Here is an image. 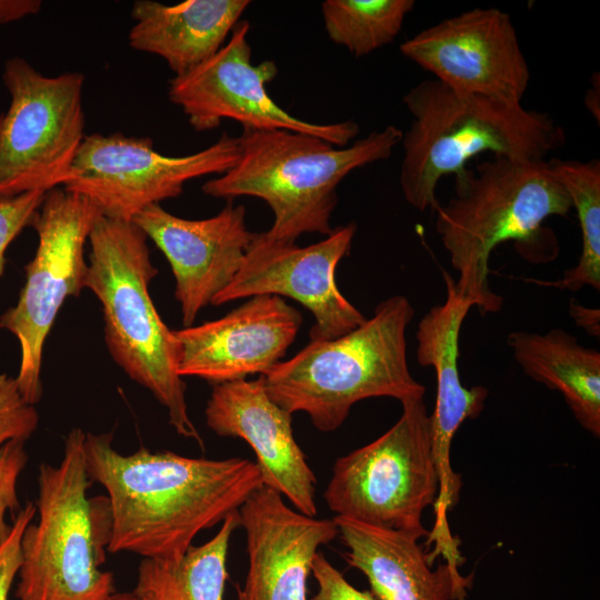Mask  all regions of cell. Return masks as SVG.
<instances>
[{
	"label": "cell",
	"instance_id": "cell-1",
	"mask_svg": "<svg viewBox=\"0 0 600 600\" xmlns=\"http://www.w3.org/2000/svg\"><path fill=\"white\" fill-rule=\"evenodd\" d=\"M83 450L90 481L108 494L112 553L178 559L263 486L256 462L244 458H189L144 447L122 454L112 433H86Z\"/></svg>",
	"mask_w": 600,
	"mask_h": 600
},
{
	"label": "cell",
	"instance_id": "cell-2",
	"mask_svg": "<svg viewBox=\"0 0 600 600\" xmlns=\"http://www.w3.org/2000/svg\"><path fill=\"white\" fill-rule=\"evenodd\" d=\"M403 131L387 126L346 147L289 130H242L234 164L201 187L204 194L232 201L263 200L272 226L260 237L274 243H296L304 233L328 236L338 203V187L353 170L388 159Z\"/></svg>",
	"mask_w": 600,
	"mask_h": 600
},
{
	"label": "cell",
	"instance_id": "cell-3",
	"mask_svg": "<svg viewBox=\"0 0 600 600\" xmlns=\"http://www.w3.org/2000/svg\"><path fill=\"white\" fill-rule=\"evenodd\" d=\"M412 117L403 132L400 188L416 210H434L441 178L458 174L482 153L514 160H546L566 142L548 114L493 99L454 91L427 79L403 96Z\"/></svg>",
	"mask_w": 600,
	"mask_h": 600
},
{
	"label": "cell",
	"instance_id": "cell-4",
	"mask_svg": "<svg viewBox=\"0 0 600 600\" xmlns=\"http://www.w3.org/2000/svg\"><path fill=\"white\" fill-rule=\"evenodd\" d=\"M413 314L407 297H389L352 331L310 341L259 379L272 401L291 414L306 412L323 432L338 429L361 400L422 399L426 388L411 374L407 359L406 333Z\"/></svg>",
	"mask_w": 600,
	"mask_h": 600
},
{
	"label": "cell",
	"instance_id": "cell-5",
	"mask_svg": "<svg viewBox=\"0 0 600 600\" xmlns=\"http://www.w3.org/2000/svg\"><path fill=\"white\" fill-rule=\"evenodd\" d=\"M454 182V196L434 209L436 231L458 273V293L481 314L494 313L503 299L489 284L493 249L533 242L548 218L572 210L571 200L547 160L493 157Z\"/></svg>",
	"mask_w": 600,
	"mask_h": 600
},
{
	"label": "cell",
	"instance_id": "cell-6",
	"mask_svg": "<svg viewBox=\"0 0 600 600\" xmlns=\"http://www.w3.org/2000/svg\"><path fill=\"white\" fill-rule=\"evenodd\" d=\"M147 236L133 222L100 214L89 234L83 287L99 300L108 350L122 370L167 409L174 431L203 446L191 421L179 376L173 331L149 292L158 269Z\"/></svg>",
	"mask_w": 600,
	"mask_h": 600
},
{
	"label": "cell",
	"instance_id": "cell-7",
	"mask_svg": "<svg viewBox=\"0 0 600 600\" xmlns=\"http://www.w3.org/2000/svg\"><path fill=\"white\" fill-rule=\"evenodd\" d=\"M86 433L73 428L58 466L42 463L38 474V521L21 538L18 600H109L113 576L101 570L108 546L107 497L89 499Z\"/></svg>",
	"mask_w": 600,
	"mask_h": 600
},
{
	"label": "cell",
	"instance_id": "cell-8",
	"mask_svg": "<svg viewBox=\"0 0 600 600\" xmlns=\"http://www.w3.org/2000/svg\"><path fill=\"white\" fill-rule=\"evenodd\" d=\"M401 404L389 430L336 460L323 499L336 516L420 539L429 533L422 513L439 487L431 420L423 398Z\"/></svg>",
	"mask_w": 600,
	"mask_h": 600
},
{
	"label": "cell",
	"instance_id": "cell-9",
	"mask_svg": "<svg viewBox=\"0 0 600 600\" xmlns=\"http://www.w3.org/2000/svg\"><path fill=\"white\" fill-rule=\"evenodd\" d=\"M2 81L10 101L0 116V199L66 184L86 137L84 76H46L12 57Z\"/></svg>",
	"mask_w": 600,
	"mask_h": 600
},
{
	"label": "cell",
	"instance_id": "cell-10",
	"mask_svg": "<svg viewBox=\"0 0 600 600\" xmlns=\"http://www.w3.org/2000/svg\"><path fill=\"white\" fill-rule=\"evenodd\" d=\"M101 213L86 198L56 188L44 194L31 227L38 236L26 282L17 303L0 316V329L20 347L16 380L23 398L36 404L42 396L41 366L46 339L68 297L84 288V246Z\"/></svg>",
	"mask_w": 600,
	"mask_h": 600
},
{
	"label": "cell",
	"instance_id": "cell-11",
	"mask_svg": "<svg viewBox=\"0 0 600 600\" xmlns=\"http://www.w3.org/2000/svg\"><path fill=\"white\" fill-rule=\"evenodd\" d=\"M238 152V137L227 132L187 156L162 154L149 137L86 134L62 189L86 198L104 217L132 221L146 208L180 196L188 181L224 173Z\"/></svg>",
	"mask_w": 600,
	"mask_h": 600
},
{
	"label": "cell",
	"instance_id": "cell-12",
	"mask_svg": "<svg viewBox=\"0 0 600 600\" xmlns=\"http://www.w3.org/2000/svg\"><path fill=\"white\" fill-rule=\"evenodd\" d=\"M250 22L240 20L226 43L192 70L169 81L168 97L193 130H214L232 120L242 130H289L320 137L337 147L348 146L359 133L352 120L316 123L281 108L267 90L278 74L273 60L251 61Z\"/></svg>",
	"mask_w": 600,
	"mask_h": 600
},
{
	"label": "cell",
	"instance_id": "cell-13",
	"mask_svg": "<svg viewBox=\"0 0 600 600\" xmlns=\"http://www.w3.org/2000/svg\"><path fill=\"white\" fill-rule=\"evenodd\" d=\"M400 52L454 91L504 103H521L530 81L512 20L496 8L447 18L402 42Z\"/></svg>",
	"mask_w": 600,
	"mask_h": 600
},
{
	"label": "cell",
	"instance_id": "cell-14",
	"mask_svg": "<svg viewBox=\"0 0 600 600\" xmlns=\"http://www.w3.org/2000/svg\"><path fill=\"white\" fill-rule=\"evenodd\" d=\"M356 232L357 224L349 222L306 247L269 242L256 233L241 269L211 304L261 294L287 297L312 313L310 341L339 338L366 320L340 292L336 280L337 267L350 253Z\"/></svg>",
	"mask_w": 600,
	"mask_h": 600
},
{
	"label": "cell",
	"instance_id": "cell-15",
	"mask_svg": "<svg viewBox=\"0 0 600 600\" xmlns=\"http://www.w3.org/2000/svg\"><path fill=\"white\" fill-rule=\"evenodd\" d=\"M302 321L281 297L248 298L219 319L173 331L178 373L213 386L264 374L281 362Z\"/></svg>",
	"mask_w": 600,
	"mask_h": 600
},
{
	"label": "cell",
	"instance_id": "cell-16",
	"mask_svg": "<svg viewBox=\"0 0 600 600\" xmlns=\"http://www.w3.org/2000/svg\"><path fill=\"white\" fill-rule=\"evenodd\" d=\"M132 221L171 267L183 328L193 326L198 313L231 283L256 236L247 227L246 208L232 201L216 216L199 220L152 204Z\"/></svg>",
	"mask_w": 600,
	"mask_h": 600
},
{
	"label": "cell",
	"instance_id": "cell-17",
	"mask_svg": "<svg viewBox=\"0 0 600 600\" xmlns=\"http://www.w3.org/2000/svg\"><path fill=\"white\" fill-rule=\"evenodd\" d=\"M246 533L248 571L237 600H308V578L319 548L338 536L333 519L290 508L261 486L238 510Z\"/></svg>",
	"mask_w": 600,
	"mask_h": 600
},
{
	"label": "cell",
	"instance_id": "cell-18",
	"mask_svg": "<svg viewBox=\"0 0 600 600\" xmlns=\"http://www.w3.org/2000/svg\"><path fill=\"white\" fill-rule=\"evenodd\" d=\"M204 413L214 433L252 448L263 486L316 517L317 479L294 438L292 414L271 400L259 378L214 384Z\"/></svg>",
	"mask_w": 600,
	"mask_h": 600
},
{
	"label": "cell",
	"instance_id": "cell-19",
	"mask_svg": "<svg viewBox=\"0 0 600 600\" xmlns=\"http://www.w3.org/2000/svg\"><path fill=\"white\" fill-rule=\"evenodd\" d=\"M442 276L446 300L421 318L416 331L417 361L422 367L433 368L437 378L436 403L430 414L432 454L439 481L433 503L437 526L448 523L447 513L457 504L462 483L461 476L450 463L454 434L467 419H474L481 413L489 394L482 386L467 388L461 382L459 337L473 304L457 292L454 280L447 271H442Z\"/></svg>",
	"mask_w": 600,
	"mask_h": 600
},
{
	"label": "cell",
	"instance_id": "cell-20",
	"mask_svg": "<svg viewBox=\"0 0 600 600\" xmlns=\"http://www.w3.org/2000/svg\"><path fill=\"white\" fill-rule=\"evenodd\" d=\"M347 563L367 578L379 600H466L473 577L448 562L436 570L419 538L334 516Z\"/></svg>",
	"mask_w": 600,
	"mask_h": 600
},
{
	"label": "cell",
	"instance_id": "cell-21",
	"mask_svg": "<svg viewBox=\"0 0 600 600\" xmlns=\"http://www.w3.org/2000/svg\"><path fill=\"white\" fill-rule=\"evenodd\" d=\"M249 0H187L166 4L134 1L128 41L138 51L163 59L181 76L213 56L228 40Z\"/></svg>",
	"mask_w": 600,
	"mask_h": 600
},
{
	"label": "cell",
	"instance_id": "cell-22",
	"mask_svg": "<svg viewBox=\"0 0 600 600\" xmlns=\"http://www.w3.org/2000/svg\"><path fill=\"white\" fill-rule=\"evenodd\" d=\"M507 343L523 373L560 392L578 423L600 437V353L563 329L512 331Z\"/></svg>",
	"mask_w": 600,
	"mask_h": 600
},
{
	"label": "cell",
	"instance_id": "cell-23",
	"mask_svg": "<svg viewBox=\"0 0 600 600\" xmlns=\"http://www.w3.org/2000/svg\"><path fill=\"white\" fill-rule=\"evenodd\" d=\"M239 526L236 511L210 540L180 558L142 559L131 592L134 600H223L230 538Z\"/></svg>",
	"mask_w": 600,
	"mask_h": 600
},
{
	"label": "cell",
	"instance_id": "cell-24",
	"mask_svg": "<svg viewBox=\"0 0 600 600\" xmlns=\"http://www.w3.org/2000/svg\"><path fill=\"white\" fill-rule=\"evenodd\" d=\"M568 192L581 229L582 249L574 267L554 281L526 279L534 284L579 291L589 286L600 290V162L577 160L549 161Z\"/></svg>",
	"mask_w": 600,
	"mask_h": 600
},
{
	"label": "cell",
	"instance_id": "cell-25",
	"mask_svg": "<svg viewBox=\"0 0 600 600\" xmlns=\"http://www.w3.org/2000/svg\"><path fill=\"white\" fill-rule=\"evenodd\" d=\"M413 7V0H326L321 13L329 39L359 58L391 43Z\"/></svg>",
	"mask_w": 600,
	"mask_h": 600
},
{
	"label": "cell",
	"instance_id": "cell-26",
	"mask_svg": "<svg viewBox=\"0 0 600 600\" xmlns=\"http://www.w3.org/2000/svg\"><path fill=\"white\" fill-rule=\"evenodd\" d=\"M38 422V411L21 394L16 377L0 373V447L9 441H26Z\"/></svg>",
	"mask_w": 600,
	"mask_h": 600
},
{
	"label": "cell",
	"instance_id": "cell-27",
	"mask_svg": "<svg viewBox=\"0 0 600 600\" xmlns=\"http://www.w3.org/2000/svg\"><path fill=\"white\" fill-rule=\"evenodd\" d=\"M27 462L24 441H9L0 447V543L11 529L6 516L20 510L17 484Z\"/></svg>",
	"mask_w": 600,
	"mask_h": 600
},
{
	"label": "cell",
	"instance_id": "cell-28",
	"mask_svg": "<svg viewBox=\"0 0 600 600\" xmlns=\"http://www.w3.org/2000/svg\"><path fill=\"white\" fill-rule=\"evenodd\" d=\"M44 194L30 192L0 199V278L4 270L8 247L27 226H31Z\"/></svg>",
	"mask_w": 600,
	"mask_h": 600
},
{
	"label": "cell",
	"instance_id": "cell-29",
	"mask_svg": "<svg viewBox=\"0 0 600 600\" xmlns=\"http://www.w3.org/2000/svg\"><path fill=\"white\" fill-rule=\"evenodd\" d=\"M36 504L28 502L12 519L11 529L0 543V600H8L21 564V538L36 517Z\"/></svg>",
	"mask_w": 600,
	"mask_h": 600
},
{
	"label": "cell",
	"instance_id": "cell-30",
	"mask_svg": "<svg viewBox=\"0 0 600 600\" xmlns=\"http://www.w3.org/2000/svg\"><path fill=\"white\" fill-rule=\"evenodd\" d=\"M311 573L318 586L311 600H379L370 591L353 587L320 552L313 560Z\"/></svg>",
	"mask_w": 600,
	"mask_h": 600
},
{
	"label": "cell",
	"instance_id": "cell-31",
	"mask_svg": "<svg viewBox=\"0 0 600 600\" xmlns=\"http://www.w3.org/2000/svg\"><path fill=\"white\" fill-rule=\"evenodd\" d=\"M41 8L40 0H0V26L34 16Z\"/></svg>",
	"mask_w": 600,
	"mask_h": 600
},
{
	"label": "cell",
	"instance_id": "cell-32",
	"mask_svg": "<svg viewBox=\"0 0 600 600\" xmlns=\"http://www.w3.org/2000/svg\"><path fill=\"white\" fill-rule=\"evenodd\" d=\"M569 313L577 327L592 337L600 336V310L598 308L584 307L572 298L569 303Z\"/></svg>",
	"mask_w": 600,
	"mask_h": 600
},
{
	"label": "cell",
	"instance_id": "cell-33",
	"mask_svg": "<svg viewBox=\"0 0 600 600\" xmlns=\"http://www.w3.org/2000/svg\"><path fill=\"white\" fill-rule=\"evenodd\" d=\"M596 96H599V79L597 80V83L593 82L592 87L587 91L586 94V106L590 112H592L593 117L599 122V99H596Z\"/></svg>",
	"mask_w": 600,
	"mask_h": 600
}]
</instances>
